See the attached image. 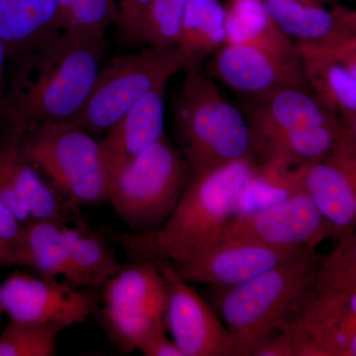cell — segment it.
Segmentation results:
<instances>
[{
    "mask_svg": "<svg viewBox=\"0 0 356 356\" xmlns=\"http://www.w3.org/2000/svg\"><path fill=\"white\" fill-rule=\"evenodd\" d=\"M344 67L348 69V72L356 77V58H350V60H339Z\"/></svg>",
    "mask_w": 356,
    "mask_h": 356,
    "instance_id": "cell-39",
    "label": "cell"
},
{
    "mask_svg": "<svg viewBox=\"0 0 356 356\" xmlns=\"http://www.w3.org/2000/svg\"><path fill=\"white\" fill-rule=\"evenodd\" d=\"M65 243L72 264L86 288H102L120 270L122 264L102 236L83 225H63Z\"/></svg>",
    "mask_w": 356,
    "mask_h": 356,
    "instance_id": "cell-25",
    "label": "cell"
},
{
    "mask_svg": "<svg viewBox=\"0 0 356 356\" xmlns=\"http://www.w3.org/2000/svg\"><path fill=\"white\" fill-rule=\"evenodd\" d=\"M153 0H120L118 4L119 36L125 43L145 46V30Z\"/></svg>",
    "mask_w": 356,
    "mask_h": 356,
    "instance_id": "cell-32",
    "label": "cell"
},
{
    "mask_svg": "<svg viewBox=\"0 0 356 356\" xmlns=\"http://www.w3.org/2000/svg\"><path fill=\"white\" fill-rule=\"evenodd\" d=\"M8 60V51H7L6 44L0 38V109L3 103L4 96H6V70Z\"/></svg>",
    "mask_w": 356,
    "mask_h": 356,
    "instance_id": "cell-38",
    "label": "cell"
},
{
    "mask_svg": "<svg viewBox=\"0 0 356 356\" xmlns=\"http://www.w3.org/2000/svg\"><path fill=\"white\" fill-rule=\"evenodd\" d=\"M24 224L0 201V268L23 266Z\"/></svg>",
    "mask_w": 356,
    "mask_h": 356,
    "instance_id": "cell-31",
    "label": "cell"
},
{
    "mask_svg": "<svg viewBox=\"0 0 356 356\" xmlns=\"http://www.w3.org/2000/svg\"><path fill=\"white\" fill-rule=\"evenodd\" d=\"M318 276L356 286V231L339 240L327 257H322Z\"/></svg>",
    "mask_w": 356,
    "mask_h": 356,
    "instance_id": "cell-30",
    "label": "cell"
},
{
    "mask_svg": "<svg viewBox=\"0 0 356 356\" xmlns=\"http://www.w3.org/2000/svg\"><path fill=\"white\" fill-rule=\"evenodd\" d=\"M166 84L159 86L129 109L100 140L109 180L165 134Z\"/></svg>",
    "mask_w": 356,
    "mask_h": 356,
    "instance_id": "cell-17",
    "label": "cell"
},
{
    "mask_svg": "<svg viewBox=\"0 0 356 356\" xmlns=\"http://www.w3.org/2000/svg\"><path fill=\"white\" fill-rule=\"evenodd\" d=\"M102 289L103 327L124 353L139 350L149 337L168 331V281L153 261L132 259Z\"/></svg>",
    "mask_w": 356,
    "mask_h": 356,
    "instance_id": "cell-8",
    "label": "cell"
},
{
    "mask_svg": "<svg viewBox=\"0 0 356 356\" xmlns=\"http://www.w3.org/2000/svg\"><path fill=\"white\" fill-rule=\"evenodd\" d=\"M334 7L348 36L356 34V8H346L339 4H334Z\"/></svg>",
    "mask_w": 356,
    "mask_h": 356,
    "instance_id": "cell-37",
    "label": "cell"
},
{
    "mask_svg": "<svg viewBox=\"0 0 356 356\" xmlns=\"http://www.w3.org/2000/svg\"><path fill=\"white\" fill-rule=\"evenodd\" d=\"M307 81L313 95L339 120L356 114V77L341 63L303 57Z\"/></svg>",
    "mask_w": 356,
    "mask_h": 356,
    "instance_id": "cell-26",
    "label": "cell"
},
{
    "mask_svg": "<svg viewBox=\"0 0 356 356\" xmlns=\"http://www.w3.org/2000/svg\"><path fill=\"white\" fill-rule=\"evenodd\" d=\"M267 11L288 38L297 44L327 46L348 38L336 7L313 0H264Z\"/></svg>",
    "mask_w": 356,
    "mask_h": 356,
    "instance_id": "cell-19",
    "label": "cell"
},
{
    "mask_svg": "<svg viewBox=\"0 0 356 356\" xmlns=\"http://www.w3.org/2000/svg\"><path fill=\"white\" fill-rule=\"evenodd\" d=\"M187 1L153 0L145 30V46H177Z\"/></svg>",
    "mask_w": 356,
    "mask_h": 356,
    "instance_id": "cell-29",
    "label": "cell"
},
{
    "mask_svg": "<svg viewBox=\"0 0 356 356\" xmlns=\"http://www.w3.org/2000/svg\"><path fill=\"white\" fill-rule=\"evenodd\" d=\"M0 154L32 220H51L60 224H70L77 220L76 206L60 197L26 156L19 138L9 136L8 140L0 147Z\"/></svg>",
    "mask_w": 356,
    "mask_h": 356,
    "instance_id": "cell-18",
    "label": "cell"
},
{
    "mask_svg": "<svg viewBox=\"0 0 356 356\" xmlns=\"http://www.w3.org/2000/svg\"><path fill=\"white\" fill-rule=\"evenodd\" d=\"M184 72L172 97V108L178 149L191 175L255 159L254 140L243 110L222 95L200 64Z\"/></svg>",
    "mask_w": 356,
    "mask_h": 356,
    "instance_id": "cell-3",
    "label": "cell"
},
{
    "mask_svg": "<svg viewBox=\"0 0 356 356\" xmlns=\"http://www.w3.org/2000/svg\"><path fill=\"white\" fill-rule=\"evenodd\" d=\"M60 332L53 325L9 320L0 332V356L57 355Z\"/></svg>",
    "mask_w": 356,
    "mask_h": 356,
    "instance_id": "cell-27",
    "label": "cell"
},
{
    "mask_svg": "<svg viewBox=\"0 0 356 356\" xmlns=\"http://www.w3.org/2000/svg\"><path fill=\"white\" fill-rule=\"evenodd\" d=\"M72 1H74V0H58V6H60V21H62L63 15H64L65 11L67 10V8H69L70 4L72 3Z\"/></svg>",
    "mask_w": 356,
    "mask_h": 356,
    "instance_id": "cell-40",
    "label": "cell"
},
{
    "mask_svg": "<svg viewBox=\"0 0 356 356\" xmlns=\"http://www.w3.org/2000/svg\"><path fill=\"white\" fill-rule=\"evenodd\" d=\"M58 0H0V38L9 60L60 30Z\"/></svg>",
    "mask_w": 356,
    "mask_h": 356,
    "instance_id": "cell-20",
    "label": "cell"
},
{
    "mask_svg": "<svg viewBox=\"0 0 356 356\" xmlns=\"http://www.w3.org/2000/svg\"><path fill=\"white\" fill-rule=\"evenodd\" d=\"M138 350L145 356H184L177 343L168 337L166 331L149 337Z\"/></svg>",
    "mask_w": 356,
    "mask_h": 356,
    "instance_id": "cell-35",
    "label": "cell"
},
{
    "mask_svg": "<svg viewBox=\"0 0 356 356\" xmlns=\"http://www.w3.org/2000/svg\"><path fill=\"white\" fill-rule=\"evenodd\" d=\"M118 6L115 0H74L60 21V30L103 38L107 28L116 25Z\"/></svg>",
    "mask_w": 356,
    "mask_h": 356,
    "instance_id": "cell-28",
    "label": "cell"
},
{
    "mask_svg": "<svg viewBox=\"0 0 356 356\" xmlns=\"http://www.w3.org/2000/svg\"><path fill=\"white\" fill-rule=\"evenodd\" d=\"M240 99V108L250 125L254 151L280 136L339 122L308 89L283 88L264 95L241 96Z\"/></svg>",
    "mask_w": 356,
    "mask_h": 356,
    "instance_id": "cell-15",
    "label": "cell"
},
{
    "mask_svg": "<svg viewBox=\"0 0 356 356\" xmlns=\"http://www.w3.org/2000/svg\"><path fill=\"white\" fill-rule=\"evenodd\" d=\"M286 330L294 356H356V286L318 274Z\"/></svg>",
    "mask_w": 356,
    "mask_h": 356,
    "instance_id": "cell-9",
    "label": "cell"
},
{
    "mask_svg": "<svg viewBox=\"0 0 356 356\" xmlns=\"http://www.w3.org/2000/svg\"><path fill=\"white\" fill-rule=\"evenodd\" d=\"M322 257L306 248L236 286L217 289L219 317L236 341V356L289 325L315 286Z\"/></svg>",
    "mask_w": 356,
    "mask_h": 356,
    "instance_id": "cell-4",
    "label": "cell"
},
{
    "mask_svg": "<svg viewBox=\"0 0 356 356\" xmlns=\"http://www.w3.org/2000/svg\"><path fill=\"white\" fill-rule=\"evenodd\" d=\"M2 315H3V313H2L1 311H0V325H1V318H2Z\"/></svg>",
    "mask_w": 356,
    "mask_h": 356,
    "instance_id": "cell-42",
    "label": "cell"
},
{
    "mask_svg": "<svg viewBox=\"0 0 356 356\" xmlns=\"http://www.w3.org/2000/svg\"><path fill=\"white\" fill-rule=\"evenodd\" d=\"M194 65L177 46H145L105 60L74 122L95 137L104 135L143 97Z\"/></svg>",
    "mask_w": 356,
    "mask_h": 356,
    "instance_id": "cell-7",
    "label": "cell"
},
{
    "mask_svg": "<svg viewBox=\"0 0 356 356\" xmlns=\"http://www.w3.org/2000/svg\"><path fill=\"white\" fill-rule=\"evenodd\" d=\"M226 8L221 0H188L177 47L199 65L225 44Z\"/></svg>",
    "mask_w": 356,
    "mask_h": 356,
    "instance_id": "cell-23",
    "label": "cell"
},
{
    "mask_svg": "<svg viewBox=\"0 0 356 356\" xmlns=\"http://www.w3.org/2000/svg\"><path fill=\"white\" fill-rule=\"evenodd\" d=\"M332 238L329 222L306 191L266 209L238 215L222 238H238L275 248H316Z\"/></svg>",
    "mask_w": 356,
    "mask_h": 356,
    "instance_id": "cell-13",
    "label": "cell"
},
{
    "mask_svg": "<svg viewBox=\"0 0 356 356\" xmlns=\"http://www.w3.org/2000/svg\"><path fill=\"white\" fill-rule=\"evenodd\" d=\"M303 185L337 242L356 231V151L337 147L306 166Z\"/></svg>",
    "mask_w": 356,
    "mask_h": 356,
    "instance_id": "cell-16",
    "label": "cell"
},
{
    "mask_svg": "<svg viewBox=\"0 0 356 356\" xmlns=\"http://www.w3.org/2000/svg\"><path fill=\"white\" fill-rule=\"evenodd\" d=\"M302 57L327 58L332 60H344L356 58V34L339 43L327 46L297 44Z\"/></svg>",
    "mask_w": 356,
    "mask_h": 356,
    "instance_id": "cell-33",
    "label": "cell"
},
{
    "mask_svg": "<svg viewBox=\"0 0 356 356\" xmlns=\"http://www.w3.org/2000/svg\"><path fill=\"white\" fill-rule=\"evenodd\" d=\"M104 37L58 30L17 57L6 106L13 130L22 139L35 129L74 122L106 58Z\"/></svg>",
    "mask_w": 356,
    "mask_h": 356,
    "instance_id": "cell-1",
    "label": "cell"
},
{
    "mask_svg": "<svg viewBox=\"0 0 356 356\" xmlns=\"http://www.w3.org/2000/svg\"><path fill=\"white\" fill-rule=\"evenodd\" d=\"M21 147L67 202L76 208L107 202L109 175L100 140L74 122L35 129Z\"/></svg>",
    "mask_w": 356,
    "mask_h": 356,
    "instance_id": "cell-6",
    "label": "cell"
},
{
    "mask_svg": "<svg viewBox=\"0 0 356 356\" xmlns=\"http://www.w3.org/2000/svg\"><path fill=\"white\" fill-rule=\"evenodd\" d=\"M63 225L51 220H32L24 225L23 266L43 277L84 287L70 259Z\"/></svg>",
    "mask_w": 356,
    "mask_h": 356,
    "instance_id": "cell-21",
    "label": "cell"
},
{
    "mask_svg": "<svg viewBox=\"0 0 356 356\" xmlns=\"http://www.w3.org/2000/svg\"><path fill=\"white\" fill-rule=\"evenodd\" d=\"M255 165L257 159H243L191 175L177 207L161 227L116 234L115 238L132 259L175 264L197 257L222 240Z\"/></svg>",
    "mask_w": 356,
    "mask_h": 356,
    "instance_id": "cell-2",
    "label": "cell"
},
{
    "mask_svg": "<svg viewBox=\"0 0 356 356\" xmlns=\"http://www.w3.org/2000/svg\"><path fill=\"white\" fill-rule=\"evenodd\" d=\"M250 356H294L289 332L284 329L266 337L255 344Z\"/></svg>",
    "mask_w": 356,
    "mask_h": 356,
    "instance_id": "cell-34",
    "label": "cell"
},
{
    "mask_svg": "<svg viewBox=\"0 0 356 356\" xmlns=\"http://www.w3.org/2000/svg\"><path fill=\"white\" fill-rule=\"evenodd\" d=\"M341 121L339 147L356 151V114Z\"/></svg>",
    "mask_w": 356,
    "mask_h": 356,
    "instance_id": "cell-36",
    "label": "cell"
},
{
    "mask_svg": "<svg viewBox=\"0 0 356 356\" xmlns=\"http://www.w3.org/2000/svg\"><path fill=\"white\" fill-rule=\"evenodd\" d=\"M306 248L270 247L238 238H222L202 254L172 264L184 280L226 289L247 282Z\"/></svg>",
    "mask_w": 356,
    "mask_h": 356,
    "instance_id": "cell-14",
    "label": "cell"
},
{
    "mask_svg": "<svg viewBox=\"0 0 356 356\" xmlns=\"http://www.w3.org/2000/svg\"><path fill=\"white\" fill-rule=\"evenodd\" d=\"M353 1L356 2V0H353Z\"/></svg>",
    "mask_w": 356,
    "mask_h": 356,
    "instance_id": "cell-43",
    "label": "cell"
},
{
    "mask_svg": "<svg viewBox=\"0 0 356 356\" xmlns=\"http://www.w3.org/2000/svg\"><path fill=\"white\" fill-rule=\"evenodd\" d=\"M191 178L184 156L163 136L112 175L107 202L131 231H152L170 216Z\"/></svg>",
    "mask_w": 356,
    "mask_h": 356,
    "instance_id": "cell-5",
    "label": "cell"
},
{
    "mask_svg": "<svg viewBox=\"0 0 356 356\" xmlns=\"http://www.w3.org/2000/svg\"><path fill=\"white\" fill-rule=\"evenodd\" d=\"M225 44L259 47L282 54H299L298 44L274 22L264 0H226Z\"/></svg>",
    "mask_w": 356,
    "mask_h": 356,
    "instance_id": "cell-22",
    "label": "cell"
},
{
    "mask_svg": "<svg viewBox=\"0 0 356 356\" xmlns=\"http://www.w3.org/2000/svg\"><path fill=\"white\" fill-rule=\"evenodd\" d=\"M206 74L240 96H259L283 88L311 90L303 57L259 47L224 44L211 56Z\"/></svg>",
    "mask_w": 356,
    "mask_h": 356,
    "instance_id": "cell-11",
    "label": "cell"
},
{
    "mask_svg": "<svg viewBox=\"0 0 356 356\" xmlns=\"http://www.w3.org/2000/svg\"><path fill=\"white\" fill-rule=\"evenodd\" d=\"M168 281L166 329L184 356H236V341L221 318L168 261H153Z\"/></svg>",
    "mask_w": 356,
    "mask_h": 356,
    "instance_id": "cell-12",
    "label": "cell"
},
{
    "mask_svg": "<svg viewBox=\"0 0 356 356\" xmlns=\"http://www.w3.org/2000/svg\"><path fill=\"white\" fill-rule=\"evenodd\" d=\"M304 168L292 170L273 163H257L238 195L236 216L250 214L305 191Z\"/></svg>",
    "mask_w": 356,
    "mask_h": 356,
    "instance_id": "cell-24",
    "label": "cell"
},
{
    "mask_svg": "<svg viewBox=\"0 0 356 356\" xmlns=\"http://www.w3.org/2000/svg\"><path fill=\"white\" fill-rule=\"evenodd\" d=\"M92 289L15 271L0 283V311L9 320L64 330L83 324L99 308Z\"/></svg>",
    "mask_w": 356,
    "mask_h": 356,
    "instance_id": "cell-10",
    "label": "cell"
},
{
    "mask_svg": "<svg viewBox=\"0 0 356 356\" xmlns=\"http://www.w3.org/2000/svg\"><path fill=\"white\" fill-rule=\"evenodd\" d=\"M313 1L318 2V3L324 4V6H329L332 3V0H313Z\"/></svg>",
    "mask_w": 356,
    "mask_h": 356,
    "instance_id": "cell-41",
    "label": "cell"
}]
</instances>
